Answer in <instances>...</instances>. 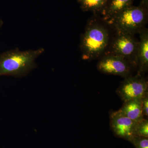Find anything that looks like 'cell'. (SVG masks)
<instances>
[{"label": "cell", "instance_id": "obj_1", "mask_svg": "<svg viewBox=\"0 0 148 148\" xmlns=\"http://www.w3.org/2000/svg\"><path fill=\"white\" fill-rule=\"evenodd\" d=\"M44 49L20 51L18 49L0 54V76H24L36 67L35 60Z\"/></svg>", "mask_w": 148, "mask_h": 148}, {"label": "cell", "instance_id": "obj_2", "mask_svg": "<svg viewBox=\"0 0 148 148\" xmlns=\"http://www.w3.org/2000/svg\"><path fill=\"white\" fill-rule=\"evenodd\" d=\"M110 44V33L96 18L90 21L82 36L80 48L84 60L96 59L103 55Z\"/></svg>", "mask_w": 148, "mask_h": 148}, {"label": "cell", "instance_id": "obj_3", "mask_svg": "<svg viewBox=\"0 0 148 148\" xmlns=\"http://www.w3.org/2000/svg\"><path fill=\"white\" fill-rule=\"evenodd\" d=\"M148 9L139 5L125 8L108 24L116 33L134 35L145 28L148 21Z\"/></svg>", "mask_w": 148, "mask_h": 148}, {"label": "cell", "instance_id": "obj_4", "mask_svg": "<svg viewBox=\"0 0 148 148\" xmlns=\"http://www.w3.org/2000/svg\"><path fill=\"white\" fill-rule=\"evenodd\" d=\"M139 41L134 35L116 33L107 53L124 58L133 67L137 68V56Z\"/></svg>", "mask_w": 148, "mask_h": 148}, {"label": "cell", "instance_id": "obj_5", "mask_svg": "<svg viewBox=\"0 0 148 148\" xmlns=\"http://www.w3.org/2000/svg\"><path fill=\"white\" fill-rule=\"evenodd\" d=\"M147 81L141 76L125 78L116 90L117 94L125 102L128 100L143 98L148 93Z\"/></svg>", "mask_w": 148, "mask_h": 148}, {"label": "cell", "instance_id": "obj_6", "mask_svg": "<svg viewBox=\"0 0 148 148\" xmlns=\"http://www.w3.org/2000/svg\"><path fill=\"white\" fill-rule=\"evenodd\" d=\"M133 66L126 60L118 56L105 54L97 65L99 71L126 78L130 76Z\"/></svg>", "mask_w": 148, "mask_h": 148}, {"label": "cell", "instance_id": "obj_7", "mask_svg": "<svg viewBox=\"0 0 148 148\" xmlns=\"http://www.w3.org/2000/svg\"><path fill=\"white\" fill-rule=\"evenodd\" d=\"M138 122L125 116L118 110L111 113L110 115V126L114 134L129 142L134 136Z\"/></svg>", "mask_w": 148, "mask_h": 148}, {"label": "cell", "instance_id": "obj_8", "mask_svg": "<svg viewBox=\"0 0 148 148\" xmlns=\"http://www.w3.org/2000/svg\"><path fill=\"white\" fill-rule=\"evenodd\" d=\"M140 41L138 44L137 56V75L141 76L148 70V30L145 28L139 33Z\"/></svg>", "mask_w": 148, "mask_h": 148}, {"label": "cell", "instance_id": "obj_9", "mask_svg": "<svg viewBox=\"0 0 148 148\" xmlns=\"http://www.w3.org/2000/svg\"><path fill=\"white\" fill-rule=\"evenodd\" d=\"M125 116L136 122L144 119L142 110V98L134 99L124 102L118 110Z\"/></svg>", "mask_w": 148, "mask_h": 148}, {"label": "cell", "instance_id": "obj_10", "mask_svg": "<svg viewBox=\"0 0 148 148\" xmlns=\"http://www.w3.org/2000/svg\"><path fill=\"white\" fill-rule=\"evenodd\" d=\"M135 0H108L103 12V20L108 23L125 8L133 5Z\"/></svg>", "mask_w": 148, "mask_h": 148}, {"label": "cell", "instance_id": "obj_11", "mask_svg": "<svg viewBox=\"0 0 148 148\" xmlns=\"http://www.w3.org/2000/svg\"><path fill=\"white\" fill-rule=\"evenodd\" d=\"M80 8L84 12H91L94 15L103 14L108 0H77Z\"/></svg>", "mask_w": 148, "mask_h": 148}, {"label": "cell", "instance_id": "obj_12", "mask_svg": "<svg viewBox=\"0 0 148 148\" xmlns=\"http://www.w3.org/2000/svg\"><path fill=\"white\" fill-rule=\"evenodd\" d=\"M140 136L148 138V121L143 119L138 122L135 128L134 136Z\"/></svg>", "mask_w": 148, "mask_h": 148}, {"label": "cell", "instance_id": "obj_13", "mask_svg": "<svg viewBox=\"0 0 148 148\" xmlns=\"http://www.w3.org/2000/svg\"><path fill=\"white\" fill-rule=\"evenodd\" d=\"M130 143L135 148H148V138L140 136H133Z\"/></svg>", "mask_w": 148, "mask_h": 148}, {"label": "cell", "instance_id": "obj_14", "mask_svg": "<svg viewBox=\"0 0 148 148\" xmlns=\"http://www.w3.org/2000/svg\"><path fill=\"white\" fill-rule=\"evenodd\" d=\"M142 110L144 116H148V93L142 98Z\"/></svg>", "mask_w": 148, "mask_h": 148}, {"label": "cell", "instance_id": "obj_15", "mask_svg": "<svg viewBox=\"0 0 148 148\" xmlns=\"http://www.w3.org/2000/svg\"><path fill=\"white\" fill-rule=\"evenodd\" d=\"M140 5L148 9V0H140Z\"/></svg>", "mask_w": 148, "mask_h": 148}, {"label": "cell", "instance_id": "obj_16", "mask_svg": "<svg viewBox=\"0 0 148 148\" xmlns=\"http://www.w3.org/2000/svg\"><path fill=\"white\" fill-rule=\"evenodd\" d=\"M3 24V22L2 20L0 19V29L2 27Z\"/></svg>", "mask_w": 148, "mask_h": 148}]
</instances>
